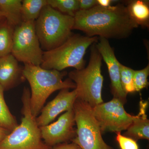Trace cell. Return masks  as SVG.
<instances>
[{
  "label": "cell",
  "mask_w": 149,
  "mask_h": 149,
  "mask_svg": "<svg viewBox=\"0 0 149 149\" xmlns=\"http://www.w3.org/2000/svg\"><path fill=\"white\" fill-rule=\"evenodd\" d=\"M69 90H61L52 100L43 107L40 114L36 117L39 127L49 125L61 113L73 109L76 93L75 89L72 91Z\"/></svg>",
  "instance_id": "7c38bea8"
},
{
  "label": "cell",
  "mask_w": 149,
  "mask_h": 149,
  "mask_svg": "<svg viewBox=\"0 0 149 149\" xmlns=\"http://www.w3.org/2000/svg\"><path fill=\"white\" fill-rule=\"evenodd\" d=\"M22 69L11 54L0 58V85L4 91L15 88L25 80Z\"/></svg>",
  "instance_id": "4fadbf2b"
},
{
  "label": "cell",
  "mask_w": 149,
  "mask_h": 149,
  "mask_svg": "<svg viewBox=\"0 0 149 149\" xmlns=\"http://www.w3.org/2000/svg\"><path fill=\"white\" fill-rule=\"evenodd\" d=\"M10 132L0 126V142L8 135Z\"/></svg>",
  "instance_id": "4316f807"
},
{
  "label": "cell",
  "mask_w": 149,
  "mask_h": 149,
  "mask_svg": "<svg viewBox=\"0 0 149 149\" xmlns=\"http://www.w3.org/2000/svg\"><path fill=\"white\" fill-rule=\"evenodd\" d=\"M73 29L82 31L89 37L123 39L139 27L131 18L126 6L118 4L103 7L96 6L86 10H79L74 17Z\"/></svg>",
  "instance_id": "6da1fadb"
},
{
  "label": "cell",
  "mask_w": 149,
  "mask_h": 149,
  "mask_svg": "<svg viewBox=\"0 0 149 149\" xmlns=\"http://www.w3.org/2000/svg\"><path fill=\"white\" fill-rule=\"evenodd\" d=\"M4 19H5V18L4 17L3 15V13H2L1 12L0 10V24H1V22Z\"/></svg>",
  "instance_id": "83f0119b"
},
{
  "label": "cell",
  "mask_w": 149,
  "mask_h": 149,
  "mask_svg": "<svg viewBox=\"0 0 149 149\" xmlns=\"http://www.w3.org/2000/svg\"><path fill=\"white\" fill-rule=\"evenodd\" d=\"M75 125L73 109L70 110L55 122L40 127L42 139L51 148L58 144L70 143L76 137Z\"/></svg>",
  "instance_id": "30bf717a"
},
{
  "label": "cell",
  "mask_w": 149,
  "mask_h": 149,
  "mask_svg": "<svg viewBox=\"0 0 149 149\" xmlns=\"http://www.w3.org/2000/svg\"><path fill=\"white\" fill-rule=\"evenodd\" d=\"M98 5L103 7H108L111 6L112 1L111 0H97Z\"/></svg>",
  "instance_id": "484cf974"
},
{
  "label": "cell",
  "mask_w": 149,
  "mask_h": 149,
  "mask_svg": "<svg viewBox=\"0 0 149 149\" xmlns=\"http://www.w3.org/2000/svg\"><path fill=\"white\" fill-rule=\"evenodd\" d=\"M119 70L120 83L123 91L127 95L128 93L136 92L133 83V75L135 70L121 63L119 66Z\"/></svg>",
  "instance_id": "44dd1931"
},
{
  "label": "cell",
  "mask_w": 149,
  "mask_h": 149,
  "mask_svg": "<svg viewBox=\"0 0 149 149\" xmlns=\"http://www.w3.org/2000/svg\"><path fill=\"white\" fill-rule=\"evenodd\" d=\"M4 91L0 85V126L11 132L18 124L6 103L4 97Z\"/></svg>",
  "instance_id": "ac0fdd59"
},
{
  "label": "cell",
  "mask_w": 149,
  "mask_h": 149,
  "mask_svg": "<svg viewBox=\"0 0 149 149\" xmlns=\"http://www.w3.org/2000/svg\"><path fill=\"white\" fill-rule=\"evenodd\" d=\"M149 74V65L141 70H135L133 75V83L136 92H140L149 85L148 77Z\"/></svg>",
  "instance_id": "7402d4cb"
},
{
  "label": "cell",
  "mask_w": 149,
  "mask_h": 149,
  "mask_svg": "<svg viewBox=\"0 0 149 149\" xmlns=\"http://www.w3.org/2000/svg\"><path fill=\"white\" fill-rule=\"evenodd\" d=\"M116 140L120 149H139L137 141L123 136L121 132H116Z\"/></svg>",
  "instance_id": "603a6c76"
},
{
  "label": "cell",
  "mask_w": 149,
  "mask_h": 149,
  "mask_svg": "<svg viewBox=\"0 0 149 149\" xmlns=\"http://www.w3.org/2000/svg\"><path fill=\"white\" fill-rule=\"evenodd\" d=\"M47 5V0L22 1V22L36 21L43 8Z\"/></svg>",
  "instance_id": "e0dca14e"
},
{
  "label": "cell",
  "mask_w": 149,
  "mask_h": 149,
  "mask_svg": "<svg viewBox=\"0 0 149 149\" xmlns=\"http://www.w3.org/2000/svg\"><path fill=\"white\" fill-rule=\"evenodd\" d=\"M47 3L61 13L72 17L79 10V0H47Z\"/></svg>",
  "instance_id": "ffe728a7"
},
{
  "label": "cell",
  "mask_w": 149,
  "mask_h": 149,
  "mask_svg": "<svg viewBox=\"0 0 149 149\" xmlns=\"http://www.w3.org/2000/svg\"><path fill=\"white\" fill-rule=\"evenodd\" d=\"M43 52L36 34L35 21L23 22L15 28L11 54L17 61L40 66Z\"/></svg>",
  "instance_id": "ba28073f"
},
{
  "label": "cell",
  "mask_w": 149,
  "mask_h": 149,
  "mask_svg": "<svg viewBox=\"0 0 149 149\" xmlns=\"http://www.w3.org/2000/svg\"><path fill=\"white\" fill-rule=\"evenodd\" d=\"M123 106L119 100L113 98L109 102L92 107L102 134L107 132H121L130 126L135 116L128 113Z\"/></svg>",
  "instance_id": "9c48e42d"
},
{
  "label": "cell",
  "mask_w": 149,
  "mask_h": 149,
  "mask_svg": "<svg viewBox=\"0 0 149 149\" xmlns=\"http://www.w3.org/2000/svg\"><path fill=\"white\" fill-rule=\"evenodd\" d=\"M126 6L130 17L138 26L149 27V8L147 1H128Z\"/></svg>",
  "instance_id": "2e32d148"
},
{
  "label": "cell",
  "mask_w": 149,
  "mask_h": 149,
  "mask_svg": "<svg viewBox=\"0 0 149 149\" xmlns=\"http://www.w3.org/2000/svg\"><path fill=\"white\" fill-rule=\"evenodd\" d=\"M52 149H78V147L74 143H64L56 145Z\"/></svg>",
  "instance_id": "d4e9b609"
},
{
  "label": "cell",
  "mask_w": 149,
  "mask_h": 149,
  "mask_svg": "<svg viewBox=\"0 0 149 149\" xmlns=\"http://www.w3.org/2000/svg\"><path fill=\"white\" fill-rule=\"evenodd\" d=\"M74 22V17L46 6L35 21L36 34L42 50H51L65 42L72 35Z\"/></svg>",
  "instance_id": "8992f818"
},
{
  "label": "cell",
  "mask_w": 149,
  "mask_h": 149,
  "mask_svg": "<svg viewBox=\"0 0 149 149\" xmlns=\"http://www.w3.org/2000/svg\"><path fill=\"white\" fill-rule=\"evenodd\" d=\"M98 37L72 35L57 47L43 52L40 66L44 69L62 71L68 68L79 70L85 67L84 56L87 49L97 42Z\"/></svg>",
  "instance_id": "3957f363"
},
{
  "label": "cell",
  "mask_w": 149,
  "mask_h": 149,
  "mask_svg": "<svg viewBox=\"0 0 149 149\" xmlns=\"http://www.w3.org/2000/svg\"><path fill=\"white\" fill-rule=\"evenodd\" d=\"M30 89L24 87L21 97V123L0 142V149H52L42 139L36 117L30 109Z\"/></svg>",
  "instance_id": "5b68a950"
},
{
  "label": "cell",
  "mask_w": 149,
  "mask_h": 149,
  "mask_svg": "<svg viewBox=\"0 0 149 149\" xmlns=\"http://www.w3.org/2000/svg\"><path fill=\"white\" fill-rule=\"evenodd\" d=\"M96 46L107 67L111 80V90L113 98L118 99L124 105L127 102V95L123 91L120 83V63L107 39L100 38Z\"/></svg>",
  "instance_id": "8fae6325"
},
{
  "label": "cell",
  "mask_w": 149,
  "mask_h": 149,
  "mask_svg": "<svg viewBox=\"0 0 149 149\" xmlns=\"http://www.w3.org/2000/svg\"><path fill=\"white\" fill-rule=\"evenodd\" d=\"M76 125V137L72 143L78 149H113L104 141L100 127L92 107L76 99L73 107Z\"/></svg>",
  "instance_id": "52a82bcc"
},
{
  "label": "cell",
  "mask_w": 149,
  "mask_h": 149,
  "mask_svg": "<svg viewBox=\"0 0 149 149\" xmlns=\"http://www.w3.org/2000/svg\"><path fill=\"white\" fill-rule=\"evenodd\" d=\"M14 29L6 21L0 24V58L11 54Z\"/></svg>",
  "instance_id": "d6986e66"
},
{
  "label": "cell",
  "mask_w": 149,
  "mask_h": 149,
  "mask_svg": "<svg viewBox=\"0 0 149 149\" xmlns=\"http://www.w3.org/2000/svg\"><path fill=\"white\" fill-rule=\"evenodd\" d=\"M21 0H0V10L8 24L15 28L22 22Z\"/></svg>",
  "instance_id": "9a60e30c"
},
{
  "label": "cell",
  "mask_w": 149,
  "mask_h": 149,
  "mask_svg": "<svg viewBox=\"0 0 149 149\" xmlns=\"http://www.w3.org/2000/svg\"><path fill=\"white\" fill-rule=\"evenodd\" d=\"M148 102L141 100L139 112L135 116L133 122L124 133V136L136 141L141 139L149 140V120L146 113Z\"/></svg>",
  "instance_id": "5bb4252c"
},
{
  "label": "cell",
  "mask_w": 149,
  "mask_h": 149,
  "mask_svg": "<svg viewBox=\"0 0 149 149\" xmlns=\"http://www.w3.org/2000/svg\"><path fill=\"white\" fill-rule=\"evenodd\" d=\"M79 10H86L98 5L97 0H79Z\"/></svg>",
  "instance_id": "cb8c5ba5"
},
{
  "label": "cell",
  "mask_w": 149,
  "mask_h": 149,
  "mask_svg": "<svg viewBox=\"0 0 149 149\" xmlns=\"http://www.w3.org/2000/svg\"><path fill=\"white\" fill-rule=\"evenodd\" d=\"M22 73L30 87V107L32 115L37 117L46 102L56 91L75 89V83L68 78L63 80L65 71L44 69L40 65L24 64Z\"/></svg>",
  "instance_id": "7a4b0ae2"
},
{
  "label": "cell",
  "mask_w": 149,
  "mask_h": 149,
  "mask_svg": "<svg viewBox=\"0 0 149 149\" xmlns=\"http://www.w3.org/2000/svg\"><path fill=\"white\" fill-rule=\"evenodd\" d=\"M102 59L95 43L91 47L88 66L79 70L74 69L68 74V78L76 85V99L92 108L104 102L102 94L104 81Z\"/></svg>",
  "instance_id": "277c9868"
}]
</instances>
